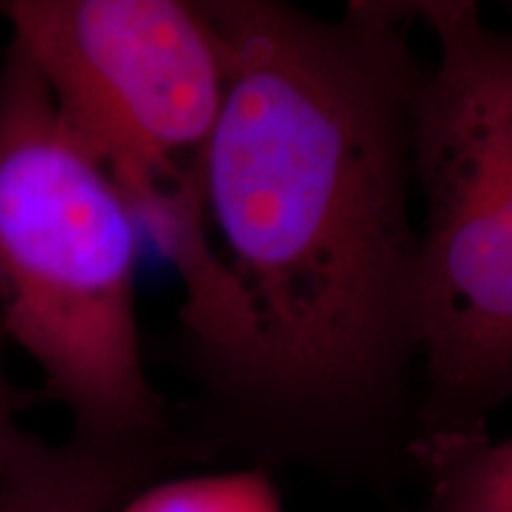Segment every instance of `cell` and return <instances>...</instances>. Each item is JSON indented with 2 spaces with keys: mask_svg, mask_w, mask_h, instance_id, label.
Returning a JSON list of instances; mask_svg holds the SVG:
<instances>
[{
  "mask_svg": "<svg viewBox=\"0 0 512 512\" xmlns=\"http://www.w3.org/2000/svg\"><path fill=\"white\" fill-rule=\"evenodd\" d=\"M17 413L19 396L8 377V368H5V337L0 332V477L34 439L31 434L22 432Z\"/></svg>",
  "mask_w": 512,
  "mask_h": 512,
  "instance_id": "ba28073f",
  "label": "cell"
},
{
  "mask_svg": "<svg viewBox=\"0 0 512 512\" xmlns=\"http://www.w3.org/2000/svg\"><path fill=\"white\" fill-rule=\"evenodd\" d=\"M117 512H283V501L268 470L247 465L209 475L157 479Z\"/></svg>",
  "mask_w": 512,
  "mask_h": 512,
  "instance_id": "52a82bcc",
  "label": "cell"
},
{
  "mask_svg": "<svg viewBox=\"0 0 512 512\" xmlns=\"http://www.w3.org/2000/svg\"><path fill=\"white\" fill-rule=\"evenodd\" d=\"M10 46L131 204L185 302L219 290L202 164L226 95V53L202 3L3 0Z\"/></svg>",
  "mask_w": 512,
  "mask_h": 512,
  "instance_id": "277c9868",
  "label": "cell"
},
{
  "mask_svg": "<svg viewBox=\"0 0 512 512\" xmlns=\"http://www.w3.org/2000/svg\"><path fill=\"white\" fill-rule=\"evenodd\" d=\"M413 12L437 46L413 107L418 448L486 432L512 399V34L467 0Z\"/></svg>",
  "mask_w": 512,
  "mask_h": 512,
  "instance_id": "3957f363",
  "label": "cell"
},
{
  "mask_svg": "<svg viewBox=\"0 0 512 512\" xmlns=\"http://www.w3.org/2000/svg\"><path fill=\"white\" fill-rule=\"evenodd\" d=\"M143 230L31 64H0V332L41 370L74 434L171 441L138 328Z\"/></svg>",
  "mask_w": 512,
  "mask_h": 512,
  "instance_id": "7a4b0ae2",
  "label": "cell"
},
{
  "mask_svg": "<svg viewBox=\"0 0 512 512\" xmlns=\"http://www.w3.org/2000/svg\"><path fill=\"white\" fill-rule=\"evenodd\" d=\"M202 10L226 53L202 204L240 316L207 382L221 434L261 470L387 489L418 444L413 5Z\"/></svg>",
  "mask_w": 512,
  "mask_h": 512,
  "instance_id": "6da1fadb",
  "label": "cell"
},
{
  "mask_svg": "<svg viewBox=\"0 0 512 512\" xmlns=\"http://www.w3.org/2000/svg\"><path fill=\"white\" fill-rule=\"evenodd\" d=\"M176 453L174 441L34 437L0 477V512H117L162 479Z\"/></svg>",
  "mask_w": 512,
  "mask_h": 512,
  "instance_id": "5b68a950",
  "label": "cell"
},
{
  "mask_svg": "<svg viewBox=\"0 0 512 512\" xmlns=\"http://www.w3.org/2000/svg\"><path fill=\"white\" fill-rule=\"evenodd\" d=\"M413 460L430 512H512V437L477 432L427 441Z\"/></svg>",
  "mask_w": 512,
  "mask_h": 512,
  "instance_id": "8992f818",
  "label": "cell"
}]
</instances>
